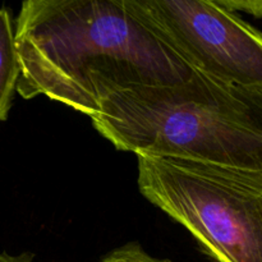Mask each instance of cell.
<instances>
[{"label": "cell", "instance_id": "cell-1", "mask_svg": "<svg viewBox=\"0 0 262 262\" xmlns=\"http://www.w3.org/2000/svg\"><path fill=\"white\" fill-rule=\"evenodd\" d=\"M17 92L92 118L115 92L188 81L194 69L125 0H26L14 20Z\"/></svg>", "mask_w": 262, "mask_h": 262}, {"label": "cell", "instance_id": "cell-2", "mask_svg": "<svg viewBox=\"0 0 262 262\" xmlns=\"http://www.w3.org/2000/svg\"><path fill=\"white\" fill-rule=\"evenodd\" d=\"M117 150L262 170V87L197 69L188 81L115 92L91 118Z\"/></svg>", "mask_w": 262, "mask_h": 262}, {"label": "cell", "instance_id": "cell-3", "mask_svg": "<svg viewBox=\"0 0 262 262\" xmlns=\"http://www.w3.org/2000/svg\"><path fill=\"white\" fill-rule=\"evenodd\" d=\"M138 189L214 262H262V170L137 156Z\"/></svg>", "mask_w": 262, "mask_h": 262}, {"label": "cell", "instance_id": "cell-4", "mask_svg": "<svg viewBox=\"0 0 262 262\" xmlns=\"http://www.w3.org/2000/svg\"><path fill=\"white\" fill-rule=\"evenodd\" d=\"M194 69L262 87V33L220 0H125Z\"/></svg>", "mask_w": 262, "mask_h": 262}, {"label": "cell", "instance_id": "cell-5", "mask_svg": "<svg viewBox=\"0 0 262 262\" xmlns=\"http://www.w3.org/2000/svg\"><path fill=\"white\" fill-rule=\"evenodd\" d=\"M20 76L15 49L14 20L8 8H0V122L7 120Z\"/></svg>", "mask_w": 262, "mask_h": 262}, {"label": "cell", "instance_id": "cell-6", "mask_svg": "<svg viewBox=\"0 0 262 262\" xmlns=\"http://www.w3.org/2000/svg\"><path fill=\"white\" fill-rule=\"evenodd\" d=\"M100 262H173L148 255L138 242H128L107 252Z\"/></svg>", "mask_w": 262, "mask_h": 262}, {"label": "cell", "instance_id": "cell-7", "mask_svg": "<svg viewBox=\"0 0 262 262\" xmlns=\"http://www.w3.org/2000/svg\"><path fill=\"white\" fill-rule=\"evenodd\" d=\"M220 2L234 12L242 10L255 17H262V0H248V2L247 0H220Z\"/></svg>", "mask_w": 262, "mask_h": 262}, {"label": "cell", "instance_id": "cell-8", "mask_svg": "<svg viewBox=\"0 0 262 262\" xmlns=\"http://www.w3.org/2000/svg\"><path fill=\"white\" fill-rule=\"evenodd\" d=\"M0 262H33V253L23 252L19 255H9L3 252L0 253Z\"/></svg>", "mask_w": 262, "mask_h": 262}]
</instances>
